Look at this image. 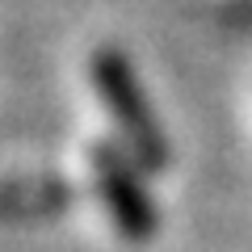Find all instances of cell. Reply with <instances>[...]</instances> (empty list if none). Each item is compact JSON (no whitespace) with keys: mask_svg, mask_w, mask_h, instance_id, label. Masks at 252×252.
<instances>
[{"mask_svg":"<svg viewBox=\"0 0 252 252\" xmlns=\"http://www.w3.org/2000/svg\"><path fill=\"white\" fill-rule=\"evenodd\" d=\"M93 172H97V189L118 231L130 244H147L160 227V215H156V202L143 189L139 172L130 168V160L118 156L114 147H93Z\"/></svg>","mask_w":252,"mask_h":252,"instance_id":"cell-2","label":"cell"},{"mask_svg":"<svg viewBox=\"0 0 252 252\" xmlns=\"http://www.w3.org/2000/svg\"><path fill=\"white\" fill-rule=\"evenodd\" d=\"M93 84H97L101 101H105L109 118L118 122L126 147L143 168L160 172L168 164V143H164V130H160V118L152 114V101L143 97L135 80V67L122 51H97L93 55Z\"/></svg>","mask_w":252,"mask_h":252,"instance_id":"cell-1","label":"cell"}]
</instances>
